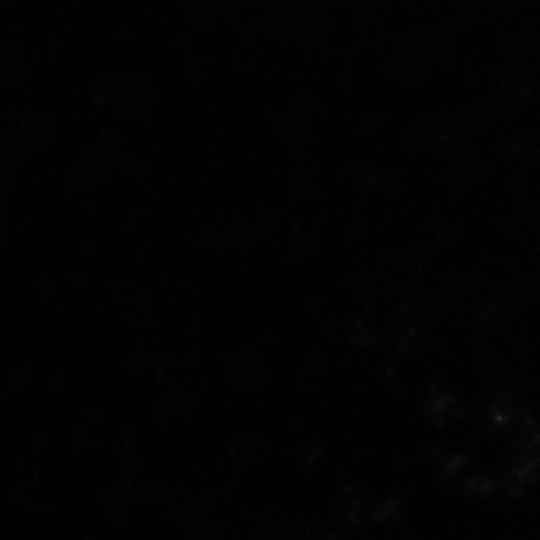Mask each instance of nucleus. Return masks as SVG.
Instances as JSON below:
<instances>
[]
</instances>
